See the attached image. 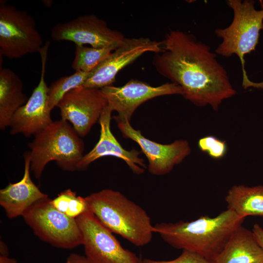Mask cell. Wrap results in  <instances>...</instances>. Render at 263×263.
<instances>
[{
	"mask_svg": "<svg viewBox=\"0 0 263 263\" xmlns=\"http://www.w3.org/2000/svg\"><path fill=\"white\" fill-rule=\"evenodd\" d=\"M162 42V51L154 56L153 64L161 75L182 88L187 100L217 111L224 100L236 94L209 46L179 30H170Z\"/></svg>",
	"mask_w": 263,
	"mask_h": 263,
	"instance_id": "6da1fadb",
	"label": "cell"
},
{
	"mask_svg": "<svg viewBox=\"0 0 263 263\" xmlns=\"http://www.w3.org/2000/svg\"><path fill=\"white\" fill-rule=\"evenodd\" d=\"M244 220L227 209L214 217L204 216L191 221L157 223L153 225V231L173 248L214 261Z\"/></svg>",
	"mask_w": 263,
	"mask_h": 263,
	"instance_id": "7a4b0ae2",
	"label": "cell"
},
{
	"mask_svg": "<svg viewBox=\"0 0 263 263\" xmlns=\"http://www.w3.org/2000/svg\"><path fill=\"white\" fill-rule=\"evenodd\" d=\"M88 210L108 229L133 245L143 246L152 238L150 217L120 192L104 189L86 197Z\"/></svg>",
	"mask_w": 263,
	"mask_h": 263,
	"instance_id": "3957f363",
	"label": "cell"
},
{
	"mask_svg": "<svg viewBox=\"0 0 263 263\" xmlns=\"http://www.w3.org/2000/svg\"><path fill=\"white\" fill-rule=\"evenodd\" d=\"M226 2L233 12V18L229 26L215 30L216 36L222 39L215 52L225 57L237 56L242 64L244 89L251 86L263 88V82L255 83L249 79L244 58L258 44L260 31L263 30V8L256 10L253 0H227Z\"/></svg>",
	"mask_w": 263,
	"mask_h": 263,
	"instance_id": "277c9868",
	"label": "cell"
},
{
	"mask_svg": "<svg viewBox=\"0 0 263 263\" xmlns=\"http://www.w3.org/2000/svg\"><path fill=\"white\" fill-rule=\"evenodd\" d=\"M28 146L30 170L38 179L52 161L64 170L74 171L84 156V142L69 122L61 119L35 134Z\"/></svg>",
	"mask_w": 263,
	"mask_h": 263,
	"instance_id": "5b68a950",
	"label": "cell"
},
{
	"mask_svg": "<svg viewBox=\"0 0 263 263\" xmlns=\"http://www.w3.org/2000/svg\"><path fill=\"white\" fill-rule=\"evenodd\" d=\"M48 197L33 204L22 217L35 234L58 248L71 249L83 244V237L76 219L55 208Z\"/></svg>",
	"mask_w": 263,
	"mask_h": 263,
	"instance_id": "8992f818",
	"label": "cell"
},
{
	"mask_svg": "<svg viewBox=\"0 0 263 263\" xmlns=\"http://www.w3.org/2000/svg\"><path fill=\"white\" fill-rule=\"evenodd\" d=\"M42 37L34 17L26 11L0 2V55L9 59L39 52Z\"/></svg>",
	"mask_w": 263,
	"mask_h": 263,
	"instance_id": "52a82bcc",
	"label": "cell"
},
{
	"mask_svg": "<svg viewBox=\"0 0 263 263\" xmlns=\"http://www.w3.org/2000/svg\"><path fill=\"white\" fill-rule=\"evenodd\" d=\"M76 220L83 237L85 256L91 263H142L89 210Z\"/></svg>",
	"mask_w": 263,
	"mask_h": 263,
	"instance_id": "ba28073f",
	"label": "cell"
},
{
	"mask_svg": "<svg viewBox=\"0 0 263 263\" xmlns=\"http://www.w3.org/2000/svg\"><path fill=\"white\" fill-rule=\"evenodd\" d=\"M51 36L56 41H69L75 45L89 44L95 48H117L125 38L122 33L109 28L105 21L94 14L57 23L51 29Z\"/></svg>",
	"mask_w": 263,
	"mask_h": 263,
	"instance_id": "9c48e42d",
	"label": "cell"
},
{
	"mask_svg": "<svg viewBox=\"0 0 263 263\" xmlns=\"http://www.w3.org/2000/svg\"><path fill=\"white\" fill-rule=\"evenodd\" d=\"M162 42L149 38H125L122 44L89 73L82 87L101 89L112 85L117 73L147 52L159 53Z\"/></svg>",
	"mask_w": 263,
	"mask_h": 263,
	"instance_id": "30bf717a",
	"label": "cell"
},
{
	"mask_svg": "<svg viewBox=\"0 0 263 263\" xmlns=\"http://www.w3.org/2000/svg\"><path fill=\"white\" fill-rule=\"evenodd\" d=\"M107 102V106L117 115L115 121H130L136 109L146 101L153 98L169 94H181L182 88L173 83H166L153 87L139 80L131 79L121 87L113 85L100 89Z\"/></svg>",
	"mask_w": 263,
	"mask_h": 263,
	"instance_id": "8fae6325",
	"label": "cell"
},
{
	"mask_svg": "<svg viewBox=\"0 0 263 263\" xmlns=\"http://www.w3.org/2000/svg\"><path fill=\"white\" fill-rule=\"evenodd\" d=\"M50 42L47 41L39 52L41 59V72L37 86L25 104L14 114L10 124V133H21L26 137L35 135L53 121L48 101V87L45 75Z\"/></svg>",
	"mask_w": 263,
	"mask_h": 263,
	"instance_id": "7c38bea8",
	"label": "cell"
},
{
	"mask_svg": "<svg viewBox=\"0 0 263 263\" xmlns=\"http://www.w3.org/2000/svg\"><path fill=\"white\" fill-rule=\"evenodd\" d=\"M106 106L100 89L80 87L65 94L56 107L61 119L71 123L77 134L83 137L99 119Z\"/></svg>",
	"mask_w": 263,
	"mask_h": 263,
	"instance_id": "4fadbf2b",
	"label": "cell"
},
{
	"mask_svg": "<svg viewBox=\"0 0 263 263\" xmlns=\"http://www.w3.org/2000/svg\"><path fill=\"white\" fill-rule=\"evenodd\" d=\"M115 121L123 136L140 146L148 160L149 171L153 175L168 173L190 153V148L186 140H178L170 144H160L144 137L140 131L132 128L129 121Z\"/></svg>",
	"mask_w": 263,
	"mask_h": 263,
	"instance_id": "5bb4252c",
	"label": "cell"
},
{
	"mask_svg": "<svg viewBox=\"0 0 263 263\" xmlns=\"http://www.w3.org/2000/svg\"><path fill=\"white\" fill-rule=\"evenodd\" d=\"M112 111L106 106L99 118L100 134L98 141L94 148L84 155L76 166V170H83L95 160L106 156L120 158L128 165L137 174H141L146 168L144 160L139 157L140 152L135 149H124L112 133L110 124Z\"/></svg>",
	"mask_w": 263,
	"mask_h": 263,
	"instance_id": "9a60e30c",
	"label": "cell"
},
{
	"mask_svg": "<svg viewBox=\"0 0 263 263\" xmlns=\"http://www.w3.org/2000/svg\"><path fill=\"white\" fill-rule=\"evenodd\" d=\"M24 170L23 177L15 183H9L0 190V205L7 216L15 218L23 216L27 210L40 200L48 197L32 181L30 176V151L24 155Z\"/></svg>",
	"mask_w": 263,
	"mask_h": 263,
	"instance_id": "2e32d148",
	"label": "cell"
},
{
	"mask_svg": "<svg viewBox=\"0 0 263 263\" xmlns=\"http://www.w3.org/2000/svg\"><path fill=\"white\" fill-rule=\"evenodd\" d=\"M214 263L263 262V249L251 231L242 225L232 233Z\"/></svg>",
	"mask_w": 263,
	"mask_h": 263,
	"instance_id": "e0dca14e",
	"label": "cell"
},
{
	"mask_svg": "<svg viewBox=\"0 0 263 263\" xmlns=\"http://www.w3.org/2000/svg\"><path fill=\"white\" fill-rule=\"evenodd\" d=\"M22 80L11 69H0V129L10 127L12 118L28 98L24 93Z\"/></svg>",
	"mask_w": 263,
	"mask_h": 263,
	"instance_id": "ac0fdd59",
	"label": "cell"
},
{
	"mask_svg": "<svg viewBox=\"0 0 263 263\" xmlns=\"http://www.w3.org/2000/svg\"><path fill=\"white\" fill-rule=\"evenodd\" d=\"M227 209L245 219L248 216L263 217V186H234L225 197Z\"/></svg>",
	"mask_w": 263,
	"mask_h": 263,
	"instance_id": "d6986e66",
	"label": "cell"
},
{
	"mask_svg": "<svg viewBox=\"0 0 263 263\" xmlns=\"http://www.w3.org/2000/svg\"><path fill=\"white\" fill-rule=\"evenodd\" d=\"M75 56L72 63L75 71L91 72L117 48L108 47L102 48L75 45Z\"/></svg>",
	"mask_w": 263,
	"mask_h": 263,
	"instance_id": "ffe728a7",
	"label": "cell"
},
{
	"mask_svg": "<svg viewBox=\"0 0 263 263\" xmlns=\"http://www.w3.org/2000/svg\"><path fill=\"white\" fill-rule=\"evenodd\" d=\"M89 73L75 71L72 75L62 76L53 82L48 87V104L51 110L56 107L67 93L76 88L82 87Z\"/></svg>",
	"mask_w": 263,
	"mask_h": 263,
	"instance_id": "44dd1931",
	"label": "cell"
},
{
	"mask_svg": "<svg viewBox=\"0 0 263 263\" xmlns=\"http://www.w3.org/2000/svg\"><path fill=\"white\" fill-rule=\"evenodd\" d=\"M52 206L68 217L76 219L88 211L86 197L77 196L70 189L63 191L53 200Z\"/></svg>",
	"mask_w": 263,
	"mask_h": 263,
	"instance_id": "7402d4cb",
	"label": "cell"
},
{
	"mask_svg": "<svg viewBox=\"0 0 263 263\" xmlns=\"http://www.w3.org/2000/svg\"><path fill=\"white\" fill-rule=\"evenodd\" d=\"M198 145L201 151L207 152L210 157L214 159L223 157L227 151L225 141L213 136H207L200 138Z\"/></svg>",
	"mask_w": 263,
	"mask_h": 263,
	"instance_id": "603a6c76",
	"label": "cell"
},
{
	"mask_svg": "<svg viewBox=\"0 0 263 263\" xmlns=\"http://www.w3.org/2000/svg\"><path fill=\"white\" fill-rule=\"evenodd\" d=\"M143 263H214V261L192 252L183 250L177 258L171 260H154L145 259Z\"/></svg>",
	"mask_w": 263,
	"mask_h": 263,
	"instance_id": "cb8c5ba5",
	"label": "cell"
},
{
	"mask_svg": "<svg viewBox=\"0 0 263 263\" xmlns=\"http://www.w3.org/2000/svg\"><path fill=\"white\" fill-rule=\"evenodd\" d=\"M65 263H91L85 256L76 253L71 254Z\"/></svg>",
	"mask_w": 263,
	"mask_h": 263,
	"instance_id": "d4e9b609",
	"label": "cell"
},
{
	"mask_svg": "<svg viewBox=\"0 0 263 263\" xmlns=\"http://www.w3.org/2000/svg\"><path fill=\"white\" fill-rule=\"evenodd\" d=\"M252 231L257 242L263 249V228L259 224H255Z\"/></svg>",
	"mask_w": 263,
	"mask_h": 263,
	"instance_id": "484cf974",
	"label": "cell"
},
{
	"mask_svg": "<svg viewBox=\"0 0 263 263\" xmlns=\"http://www.w3.org/2000/svg\"><path fill=\"white\" fill-rule=\"evenodd\" d=\"M0 256H8L9 252L6 245L2 241L0 243Z\"/></svg>",
	"mask_w": 263,
	"mask_h": 263,
	"instance_id": "4316f807",
	"label": "cell"
},
{
	"mask_svg": "<svg viewBox=\"0 0 263 263\" xmlns=\"http://www.w3.org/2000/svg\"><path fill=\"white\" fill-rule=\"evenodd\" d=\"M0 263H17V261L8 256H0Z\"/></svg>",
	"mask_w": 263,
	"mask_h": 263,
	"instance_id": "83f0119b",
	"label": "cell"
},
{
	"mask_svg": "<svg viewBox=\"0 0 263 263\" xmlns=\"http://www.w3.org/2000/svg\"><path fill=\"white\" fill-rule=\"evenodd\" d=\"M263 263V262H260V263Z\"/></svg>",
	"mask_w": 263,
	"mask_h": 263,
	"instance_id": "f1b7e54d",
	"label": "cell"
},
{
	"mask_svg": "<svg viewBox=\"0 0 263 263\" xmlns=\"http://www.w3.org/2000/svg\"><path fill=\"white\" fill-rule=\"evenodd\" d=\"M142 263H143V262H142Z\"/></svg>",
	"mask_w": 263,
	"mask_h": 263,
	"instance_id": "f546056e",
	"label": "cell"
}]
</instances>
